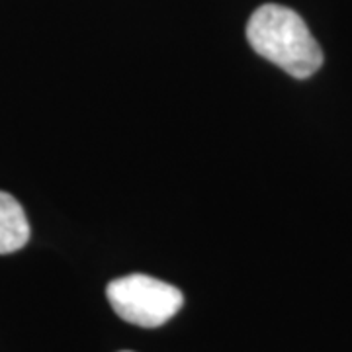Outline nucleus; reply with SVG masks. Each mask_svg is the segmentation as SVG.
Returning a JSON list of instances; mask_svg holds the SVG:
<instances>
[{
    "label": "nucleus",
    "instance_id": "3",
    "mask_svg": "<svg viewBox=\"0 0 352 352\" xmlns=\"http://www.w3.org/2000/svg\"><path fill=\"white\" fill-rule=\"evenodd\" d=\"M30 239V223L20 201L0 190V254L20 251Z\"/></svg>",
    "mask_w": 352,
    "mask_h": 352
},
{
    "label": "nucleus",
    "instance_id": "1",
    "mask_svg": "<svg viewBox=\"0 0 352 352\" xmlns=\"http://www.w3.org/2000/svg\"><path fill=\"white\" fill-rule=\"evenodd\" d=\"M251 47L294 78H307L323 65V51L302 16L280 4H264L247 24Z\"/></svg>",
    "mask_w": 352,
    "mask_h": 352
},
{
    "label": "nucleus",
    "instance_id": "2",
    "mask_svg": "<svg viewBox=\"0 0 352 352\" xmlns=\"http://www.w3.org/2000/svg\"><path fill=\"white\" fill-rule=\"evenodd\" d=\"M106 296L113 311L124 321L145 329L164 325L184 303L180 289L147 274H129L112 280L106 288Z\"/></svg>",
    "mask_w": 352,
    "mask_h": 352
},
{
    "label": "nucleus",
    "instance_id": "4",
    "mask_svg": "<svg viewBox=\"0 0 352 352\" xmlns=\"http://www.w3.org/2000/svg\"><path fill=\"white\" fill-rule=\"evenodd\" d=\"M122 352H131V351H122Z\"/></svg>",
    "mask_w": 352,
    "mask_h": 352
}]
</instances>
